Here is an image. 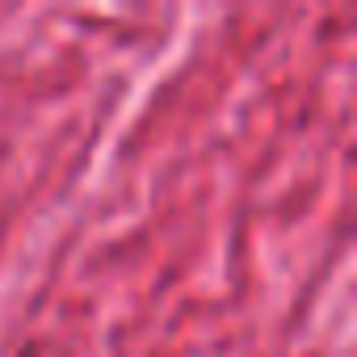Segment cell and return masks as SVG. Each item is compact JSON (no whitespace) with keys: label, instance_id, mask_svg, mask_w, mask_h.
I'll use <instances>...</instances> for the list:
<instances>
[]
</instances>
